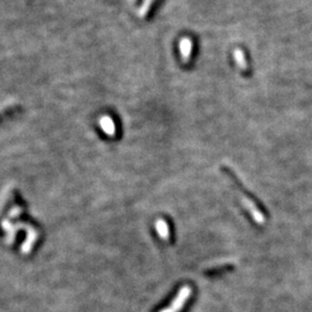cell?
<instances>
[{
    "instance_id": "cell-1",
    "label": "cell",
    "mask_w": 312,
    "mask_h": 312,
    "mask_svg": "<svg viewBox=\"0 0 312 312\" xmlns=\"http://www.w3.org/2000/svg\"><path fill=\"white\" fill-rule=\"evenodd\" d=\"M191 295V288L188 286H185L179 290L178 295L176 296L175 301L172 302L171 305L169 308H166L165 310H162L161 312H179L183 309L184 304L186 303L187 298L190 297Z\"/></svg>"
},
{
    "instance_id": "cell-2",
    "label": "cell",
    "mask_w": 312,
    "mask_h": 312,
    "mask_svg": "<svg viewBox=\"0 0 312 312\" xmlns=\"http://www.w3.org/2000/svg\"><path fill=\"white\" fill-rule=\"evenodd\" d=\"M193 49V43L188 37H184V38L181 39L179 42V52H181L182 61L183 63H187L190 60L191 54H192Z\"/></svg>"
},
{
    "instance_id": "cell-3",
    "label": "cell",
    "mask_w": 312,
    "mask_h": 312,
    "mask_svg": "<svg viewBox=\"0 0 312 312\" xmlns=\"http://www.w3.org/2000/svg\"><path fill=\"white\" fill-rule=\"evenodd\" d=\"M100 126L103 129V132L109 137H115L116 135V125L113 119L110 116H103L100 119Z\"/></svg>"
},
{
    "instance_id": "cell-4",
    "label": "cell",
    "mask_w": 312,
    "mask_h": 312,
    "mask_svg": "<svg viewBox=\"0 0 312 312\" xmlns=\"http://www.w3.org/2000/svg\"><path fill=\"white\" fill-rule=\"evenodd\" d=\"M156 230L159 233L160 237L162 239H169V227L166 224V222L162 219L157 220L156 222Z\"/></svg>"
},
{
    "instance_id": "cell-5",
    "label": "cell",
    "mask_w": 312,
    "mask_h": 312,
    "mask_svg": "<svg viewBox=\"0 0 312 312\" xmlns=\"http://www.w3.org/2000/svg\"><path fill=\"white\" fill-rule=\"evenodd\" d=\"M154 1H155V0H144L143 5H141L140 9H139V17L140 18L146 17V15L149 13V11H150V8H152Z\"/></svg>"
}]
</instances>
